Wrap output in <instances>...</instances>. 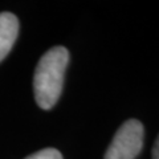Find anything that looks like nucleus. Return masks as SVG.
Wrapping results in <instances>:
<instances>
[{"mask_svg":"<svg viewBox=\"0 0 159 159\" xmlns=\"http://www.w3.org/2000/svg\"><path fill=\"white\" fill-rule=\"evenodd\" d=\"M68 64L69 52L64 47H53L40 58L33 76V93L44 110H51L61 96Z\"/></svg>","mask_w":159,"mask_h":159,"instance_id":"obj_1","label":"nucleus"},{"mask_svg":"<svg viewBox=\"0 0 159 159\" xmlns=\"http://www.w3.org/2000/svg\"><path fill=\"white\" fill-rule=\"evenodd\" d=\"M145 129L138 119H127L117 130L105 152V159H134L143 147Z\"/></svg>","mask_w":159,"mask_h":159,"instance_id":"obj_2","label":"nucleus"},{"mask_svg":"<svg viewBox=\"0 0 159 159\" xmlns=\"http://www.w3.org/2000/svg\"><path fill=\"white\" fill-rule=\"evenodd\" d=\"M19 34V20L11 12L0 13V61L12 49Z\"/></svg>","mask_w":159,"mask_h":159,"instance_id":"obj_3","label":"nucleus"},{"mask_svg":"<svg viewBox=\"0 0 159 159\" xmlns=\"http://www.w3.org/2000/svg\"><path fill=\"white\" fill-rule=\"evenodd\" d=\"M25 159H62V155L56 148H44V150L31 154Z\"/></svg>","mask_w":159,"mask_h":159,"instance_id":"obj_4","label":"nucleus"},{"mask_svg":"<svg viewBox=\"0 0 159 159\" xmlns=\"http://www.w3.org/2000/svg\"><path fill=\"white\" fill-rule=\"evenodd\" d=\"M152 159H159V135H158L155 143H154V147H152Z\"/></svg>","mask_w":159,"mask_h":159,"instance_id":"obj_5","label":"nucleus"}]
</instances>
